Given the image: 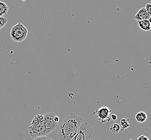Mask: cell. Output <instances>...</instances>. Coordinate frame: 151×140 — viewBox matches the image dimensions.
Instances as JSON below:
<instances>
[{
  "label": "cell",
  "mask_w": 151,
  "mask_h": 140,
  "mask_svg": "<svg viewBox=\"0 0 151 140\" xmlns=\"http://www.w3.org/2000/svg\"><path fill=\"white\" fill-rule=\"evenodd\" d=\"M82 123L81 117L74 113L67 116L61 123L58 131V140H72L79 131Z\"/></svg>",
  "instance_id": "cell-1"
},
{
  "label": "cell",
  "mask_w": 151,
  "mask_h": 140,
  "mask_svg": "<svg viewBox=\"0 0 151 140\" xmlns=\"http://www.w3.org/2000/svg\"><path fill=\"white\" fill-rule=\"evenodd\" d=\"M28 133L30 136L33 138L46 136L43 115L35 116L28 128Z\"/></svg>",
  "instance_id": "cell-2"
},
{
  "label": "cell",
  "mask_w": 151,
  "mask_h": 140,
  "mask_svg": "<svg viewBox=\"0 0 151 140\" xmlns=\"http://www.w3.org/2000/svg\"><path fill=\"white\" fill-rule=\"evenodd\" d=\"M43 115L45 136H46L57 128L59 122V118L53 112L46 113Z\"/></svg>",
  "instance_id": "cell-3"
},
{
  "label": "cell",
  "mask_w": 151,
  "mask_h": 140,
  "mask_svg": "<svg viewBox=\"0 0 151 140\" xmlns=\"http://www.w3.org/2000/svg\"><path fill=\"white\" fill-rule=\"evenodd\" d=\"M28 34L27 28L21 23L14 25L12 28L10 35L14 42H22L26 39Z\"/></svg>",
  "instance_id": "cell-4"
},
{
  "label": "cell",
  "mask_w": 151,
  "mask_h": 140,
  "mask_svg": "<svg viewBox=\"0 0 151 140\" xmlns=\"http://www.w3.org/2000/svg\"><path fill=\"white\" fill-rule=\"evenodd\" d=\"M93 129L87 122L82 123L79 131L71 140H93Z\"/></svg>",
  "instance_id": "cell-5"
},
{
  "label": "cell",
  "mask_w": 151,
  "mask_h": 140,
  "mask_svg": "<svg viewBox=\"0 0 151 140\" xmlns=\"http://www.w3.org/2000/svg\"><path fill=\"white\" fill-rule=\"evenodd\" d=\"M111 112V110L109 107L106 106H103L100 107V108L95 110L94 114L96 116L97 119L101 123H104L110 121V115Z\"/></svg>",
  "instance_id": "cell-6"
},
{
  "label": "cell",
  "mask_w": 151,
  "mask_h": 140,
  "mask_svg": "<svg viewBox=\"0 0 151 140\" xmlns=\"http://www.w3.org/2000/svg\"><path fill=\"white\" fill-rule=\"evenodd\" d=\"M150 16L148 15V13L146 12L145 7L142 8L139 11L136 13V15L134 16V18L137 21H142V20H148Z\"/></svg>",
  "instance_id": "cell-7"
},
{
  "label": "cell",
  "mask_w": 151,
  "mask_h": 140,
  "mask_svg": "<svg viewBox=\"0 0 151 140\" xmlns=\"http://www.w3.org/2000/svg\"><path fill=\"white\" fill-rule=\"evenodd\" d=\"M139 27L144 31H150L151 29V25L148 20H142L138 21Z\"/></svg>",
  "instance_id": "cell-8"
},
{
  "label": "cell",
  "mask_w": 151,
  "mask_h": 140,
  "mask_svg": "<svg viewBox=\"0 0 151 140\" xmlns=\"http://www.w3.org/2000/svg\"><path fill=\"white\" fill-rule=\"evenodd\" d=\"M135 118L137 120V121L139 122V123H143L145 122L146 120L147 119V115L146 113L142 112V111H140L138 113H137Z\"/></svg>",
  "instance_id": "cell-9"
},
{
  "label": "cell",
  "mask_w": 151,
  "mask_h": 140,
  "mask_svg": "<svg viewBox=\"0 0 151 140\" xmlns=\"http://www.w3.org/2000/svg\"><path fill=\"white\" fill-rule=\"evenodd\" d=\"M9 8L6 3L0 1V16L2 17L7 14Z\"/></svg>",
  "instance_id": "cell-10"
},
{
  "label": "cell",
  "mask_w": 151,
  "mask_h": 140,
  "mask_svg": "<svg viewBox=\"0 0 151 140\" xmlns=\"http://www.w3.org/2000/svg\"><path fill=\"white\" fill-rule=\"evenodd\" d=\"M121 126L118 123H113L110 127V131L112 133L114 134H117L119 133V131H121Z\"/></svg>",
  "instance_id": "cell-11"
},
{
  "label": "cell",
  "mask_w": 151,
  "mask_h": 140,
  "mask_svg": "<svg viewBox=\"0 0 151 140\" xmlns=\"http://www.w3.org/2000/svg\"><path fill=\"white\" fill-rule=\"evenodd\" d=\"M129 120L128 119H122L121 120V125L122 127V129L123 131L124 129H126L127 128H129L131 126V124L129 123Z\"/></svg>",
  "instance_id": "cell-12"
},
{
  "label": "cell",
  "mask_w": 151,
  "mask_h": 140,
  "mask_svg": "<svg viewBox=\"0 0 151 140\" xmlns=\"http://www.w3.org/2000/svg\"><path fill=\"white\" fill-rule=\"evenodd\" d=\"M8 19L6 17H4L3 16H0V30L6 25L8 22Z\"/></svg>",
  "instance_id": "cell-13"
},
{
  "label": "cell",
  "mask_w": 151,
  "mask_h": 140,
  "mask_svg": "<svg viewBox=\"0 0 151 140\" xmlns=\"http://www.w3.org/2000/svg\"><path fill=\"white\" fill-rule=\"evenodd\" d=\"M145 9L147 12L148 13V15L151 16V4L150 3H146L145 7Z\"/></svg>",
  "instance_id": "cell-14"
},
{
  "label": "cell",
  "mask_w": 151,
  "mask_h": 140,
  "mask_svg": "<svg viewBox=\"0 0 151 140\" xmlns=\"http://www.w3.org/2000/svg\"><path fill=\"white\" fill-rule=\"evenodd\" d=\"M32 140H53L49 138V137H46V136H40V137H36L34 138Z\"/></svg>",
  "instance_id": "cell-15"
},
{
  "label": "cell",
  "mask_w": 151,
  "mask_h": 140,
  "mask_svg": "<svg viewBox=\"0 0 151 140\" xmlns=\"http://www.w3.org/2000/svg\"><path fill=\"white\" fill-rule=\"evenodd\" d=\"M137 140H150V139L147 136L142 135L137 138Z\"/></svg>",
  "instance_id": "cell-16"
},
{
  "label": "cell",
  "mask_w": 151,
  "mask_h": 140,
  "mask_svg": "<svg viewBox=\"0 0 151 140\" xmlns=\"http://www.w3.org/2000/svg\"><path fill=\"white\" fill-rule=\"evenodd\" d=\"M110 118H111V119L112 120H116L117 119V116L116 115H115L114 114H111V115H110Z\"/></svg>",
  "instance_id": "cell-17"
},
{
  "label": "cell",
  "mask_w": 151,
  "mask_h": 140,
  "mask_svg": "<svg viewBox=\"0 0 151 140\" xmlns=\"http://www.w3.org/2000/svg\"><path fill=\"white\" fill-rule=\"evenodd\" d=\"M148 21H149L150 23V24L151 25V16H150V17L149 18V19H148Z\"/></svg>",
  "instance_id": "cell-18"
},
{
  "label": "cell",
  "mask_w": 151,
  "mask_h": 140,
  "mask_svg": "<svg viewBox=\"0 0 151 140\" xmlns=\"http://www.w3.org/2000/svg\"></svg>",
  "instance_id": "cell-19"
}]
</instances>
